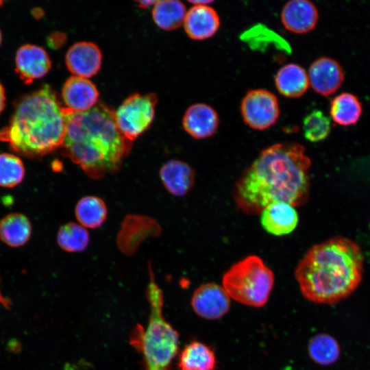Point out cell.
Wrapping results in <instances>:
<instances>
[{"mask_svg": "<svg viewBox=\"0 0 370 370\" xmlns=\"http://www.w3.org/2000/svg\"><path fill=\"white\" fill-rule=\"evenodd\" d=\"M220 18L209 5H193L186 12L184 27L193 40H203L212 37L220 27Z\"/></svg>", "mask_w": 370, "mask_h": 370, "instance_id": "obj_17", "label": "cell"}, {"mask_svg": "<svg viewBox=\"0 0 370 370\" xmlns=\"http://www.w3.org/2000/svg\"><path fill=\"white\" fill-rule=\"evenodd\" d=\"M334 122L341 126L356 124L362 113V105L358 97L350 92H342L332 99L330 106Z\"/></svg>", "mask_w": 370, "mask_h": 370, "instance_id": "obj_23", "label": "cell"}, {"mask_svg": "<svg viewBox=\"0 0 370 370\" xmlns=\"http://www.w3.org/2000/svg\"><path fill=\"white\" fill-rule=\"evenodd\" d=\"M240 38L253 50L263 51L273 45L278 50L288 54L291 53V46L284 38L261 23L246 29L241 34Z\"/></svg>", "mask_w": 370, "mask_h": 370, "instance_id": "obj_24", "label": "cell"}, {"mask_svg": "<svg viewBox=\"0 0 370 370\" xmlns=\"http://www.w3.org/2000/svg\"><path fill=\"white\" fill-rule=\"evenodd\" d=\"M193 5H208L213 3V1H189Z\"/></svg>", "mask_w": 370, "mask_h": 370, "instance_id": "obj_33", "label": "cell"}, {"mask_svg": "<svg viewBox=\"0 0 370 370\" xmlns=\"http://www.w3.org/2000/svg\"><path fill=\"white\" fill-rule=\"evenodd\" d=\"M15 63L16 73L27 84L45 75L51 66L47 51L41 47L31 44L19 47Z\"/></svg>", "mask_w": 370, "mask_h": 370, "instance_id": "obj_13", "label": "cell"}, {"mask_svg": "<svg viewBox=\"0 0 370 370\" xmlns=\"http://www.w3.org/2000/svg\"><path fill=\"white\" fill-rule=\"evenodd\" d=\"M177 367L180 370H215V352L204 343L193 341L180 352Z\"/></svg>", "mask_w": 370, "mask_h": 370, "instance_id": "obj_21", "label": "cell"}, {"mask_svg": "<svg viewBox=\"0 0 370 370\" xmlns=\"http://www.w3.org/2000/svg\"><path fill=\"white\" fill-rule=\"evenodd\" d=\"M90 236L86 227L70 222L61 226L57 234L59 246L67 252H81L88 245Z\"/></svg>", "mask_w": 370, "mask_h": 370, "instance_id": "obj_28", "label": "cell"}, {"mask_svg": "<svg viewBox=\"0 0 370 370\" xmlns=\"http://www.w3.org/2000/svg\"><path fill=\"white\" fill-rule=\"evenodd\" d=\"M183 127L192 137L204 139L213 136L219 127V118L217 111L206 103H195L189 106L183 117Z\"/></svg>", "mask_w": 370, "mask_h": 370, "instance_id": "obj_15", "label": "cell"}, {"mask_svg": "<svg viewBox=\"0 0 370 370\" xmlns=\"http://www.w3.org/2000/svg\"><path fill=\"white\" fill-rule=\"evenodd\" d=\"M310 159L295 143H277L262 150L236 183L237 207L256 214L275 202L300 206L309 197Z\"/></svg>", "mask_w": 370, "mask_h": 370, "instance_id": "obj_1", "label": "cell"}, {"mask_svg": "<svg viewBox=\"0 0 370 370\" xmlns=\"http://www.w3.org/2000/svg\"><path fill=\"white\" fill-rule=\"evenodd\" d=\"M1 40H2V35H1V32L0 31V45L1 43Z\"/></svg>", "mask_w": 370, "mask_h": 370, "instance_id": "obj_34", "label": "cell"}, {"mask_svg": "<svg viewBox=\"0 0 370 370\" xmlns=\"http://www.w3.org/2000/svg\"><path fill=\"white\" fill-rule=\"evenodd\" d=\"M25 167L22 160L10 153L0 154V186L12 188L22 182Z\"/></svg>", "mask_w": 370, "mask_h": 370, "instance_id": "obj_30", "label": "cell"}, {"mask_svg": "<svg viewBox=\"0 0 370 370\" xmlns=\"http://www.w3.org/2000/svg\"><path fill=\"white\" fill-rule=\"evenodd\" d=\"M244 123L256 130H264L278 121L280 109L278 97L262 88L249 90L241 103Z\"/></svg>", "mask_w": 370, "mask_h": 370, "instance_id": "obj_8", "label": "cell"}, {"mask_svg": "<svg viewBox=\"0 0 370 370\" xmlns=\"http://www.w3.org/2000/svg\"><path fill=\"white\" fill-rule=\"evenodd\" d=\"M99 91L88 78L72 76L65 82L62 96L66 108L75 112H85L98 101Z\"/></svg>", "mask_w": 370, "mask_h": 370, "instance_id": "obj_16", "label": "cell"}, {"mask_svg": "<svg viewBox=\"0 0 370 370\" xmlns=\"http://www.w3.org/2000/svg\"><path fill=\"white\" fill-rule=\"evenodd\" d=\"M160 232V226L153 219L128 214L122 222L117 234V245L122 253L131 256L143 241L149 237L158 236Z\"/></svg>", "mask_w": 370, "mask_h": 370, "instance_id": "obj_10", "label": "cell"}, {"mask_svg": "<svg viewBox=\"0 0 370 370\" xmlns=\"http://www.w3.org/2000/svg\"><path fill=\"white\" fill-rule=\"evenodd\" d=\"M308 353L313 362L327 366L338 360L341 349L338 341L333 336L321 333L313 336L310 339Z\"/></svg>", "mask_w": 370, "mask_h": 370, "instance_id": "obj_26", "label": "cell"}, {"mask_svg": "<svg viewBox=\"0 0 370 370\" xmlns=\"http://www.w3.org/2000/svg\"><path fill=\"white\" fill-rule=\"evenodd\" d=\"M363 264L364 256L357 243L334 237L312 246L297 264L295 275L307 300L334 304L358 288Z\"/></svg>", "mask_w": 370, "mask_h": 370, "instance_id": "obj_3", "label": "cell"}, {"mask_svg": "<svg viewBox=\"0 0 370 370\" xmlns=\"http://www.w3.org/2000/svg\"><path fill=\"white\" fill-rule=\"evenodd\" d=\"M280 17L288 31L302 34L314 29L319 13L315 5L308 0H291L282 8Z\"/></svg>", "mask_w": 370, "mask_h": 370, "instance_id": "obj_14", "label": "cell"}, {"mask_svg": "<svg viewBox=\"0 0 370 370\" xmlns=\"http://www.w3.org/2000/svg\"><path fill=\"white\" fill-rule=\"evenodd\" d=\"M186 10L180 1H158L155 4L152 16L155 23L166 31L175 29L184 23Z\"/></svg>", "mask_w": 370, "mask_h": 370, "instance_id": "obj_27", "label": "cell"}, {"mask_svg": "<svg viewBox=\"0 0 370 370\" xmlns=\"http://www.w3.org/2000/svg\"><path fill=\"white\" fill-rule=\"evenodd\" d=\"M158 97L154 93H136L127 97L114 112L116 125L128 140L132 142L152 123Z\"/></svg>", "mask_w": 370, "mask_h": 370, "instance_id": "obj_7", "label": "cell"}, {"mask_svg": "<svg viewBox=\"0 0 370 370\" xmlns=\"http://www.w3.org/2000/svg\"><path fill=\"white\" fill-rule=\"evenodd\" d=\"M299 217L292 205L275 202L267 206L260 213V223L268 233L282 236L291 233L297 227Z\"/></svg>", "mask_w": 370, "mask_h": 370, "instance_id": "obj_18", "label": "cell"}, {"mask_svg": "<svg viewBox=\"0 0 370 370\" xmlns=\"http://www.w3.org/2000/svg\"><path fill=\"white\" fill-rule=\"evenodd\" d=\"M278 91L288 98H299L307 91L310 84L308 73L300 65L289 63L282 66L275 75Z\"/></svg>", "mask_w": 370, "mask_h": 370, "instance_id": "obj_20", "label": "cell"}, {"mask_svg": "<svg viewBox=\"0 0 370 370\" xmlns=\"http://www.w3.org/2000/svg\"><path fill=\"white\" fill-rule=\"evenodd\" d=\"M66 133L62 154L98 180L119 169L132 142L119 131L114 112L103 103L85 112L64 108Z\"/></svg>", "mask_w": 370, "mask_h": 370, "instance_id": "obj_2", "label": "cell"}, {"mask_svg": "<svg viewBox=\"0 0 370 370\" xmlns=\"http://www.w3.org/2000/svg\"><path fill=\"white\" fill-rule=\"evenodd\" d=\"M5 105V90L0 82V114L3 110Z\"/></svg>", "mask_w": 370, "mask_h": 370, "instance_id": "obj_31", "label": "cell"}, {"mask_svg": "<svg viewBox=\"0 0 370 370\" xmlns=\"http://www.w3.org/2000/svg\"><path fill=\"white\" fill-rule=\"evenodd\" d=\"M76 219L84 227L97 228L105 221L108 210L100 197L88 195L81 198L75 209Z\"/></svg>", "mask_w": 370, "mask_h": 370, "instance_id": "obj_25", "label": "cell"}, {"mask_svg": "<svg viewBox=\"0 0 370 370\" xmlns=\"http://www.w3.org/2000/svg\"><path fill=\"white\" fill-rule=\"evenodd\" d=\"M308 76L309 84L313 90L322 96L335 92L345 79L341 65L329 57L315 60L309 67Z\"/></svg>", "mask_w": 370, "mask_h": 370, "instance_id": "obj_11", "label": "cell"}, {"mask_svg": "<svg viewBox=\"0 0 370 370\" xmlns=\"http://www.w3.org/2000/svg\"><path fill=\"white\" fill-rule=\"evenodd\" d=\"M65 60L67 69L75 76L88 78L99 71L102 53L93 42H78L69 49Z\"/></svg>", "mask_w": 370, "mask_h": 370, "instance_id": "obj_12", "label": "cell"}, {"mask_svg": "<svg viewBox=\"0 0 370 370\" xmlns=\"http://www.w3.org/2000/svg\"><path fill=\"white\" fill-rule=\"evenodd\" d=\"M65 133L64 108L45 84L18 101L9 124L0 130V140L21 155L38 157L61 147Z\"/></svg>", "mask_w": 370, "mask_h": 370, "instance_id": "obj_4", "label": "cell"}, {"mask_svg": "<svg viewBox=\"0 0 370 370\" xmlns=\"http://www.w3.org/2000/svg\"><path fill=\"white\" fill-rule=\"evenodd\" d=\"M274 281L273 271L263 260L251 255L233 264L224 273L222 286L236 301L260 308L267 303Z\"/></svg>", "mask_w": 370, "mask_h": 370, "instance_id": "obj_6", "label": "cell"}, {"mask_svg": "<svg viewBox=\"0 0 370 370\" xmlns=\"http://www.w3.org/2000/svg\"><path fill=\"white\" fill-rule=\"evenodd\" d=\"M190 304L193 311L199 317L217 320L230 311L231 298L222 286L209 282L199 286L195 291Z\"/></svg>", "mask_w": 370, "mask_h": 370, "instance_id": "obj_9", "label": "cell"}, {"mask_svg": "<svg viewBox=\"0 0 370 370\" xmlns=\"http://www.w3.org/2000/svg\"><path fill=\"white\" fill-rule=\"evenodd\" d=\"M32 234L29 219L20 213L9 214L0 221V238L10 247L25 245Z\"/></svg>", "mask_w": 370, "mask_h": 370, "instance_id": "obj_22", "label": "cell"}, {"mask_svg": "<svg viewBox=\"0 0 370 370\" xmlns=\"http://www.w3.org/2000/svg\"><path fill=\"white\" fill-rule=\"evenodd\" d=\"M158 1H138L137 5L140 8H147L151 5H155Z\"/></svg>", "mask_w": 370, "mask_h": 370, "instance_id": "obj_32", "label": "cell"}, {"mask_svg": "<svg viewBox=\"0 0 370 370\" xmlns=\"http://www.w3.org/2000/svg\"><path fill=\"white\" fill-rule=\"evenodd\" d=\"M149 281L146 297L149 316L146 327L137 323L132 330L130 343L141 355L143 370H171L179 353L180 334L163 316L164 294L149 266Z\"/></svg>", "mask_w": 370, "mask_h": 370, "instance_id": "obj_5", "label": "cell"}, {"mask_svg": "<svg viewBox=\"0 0 370 370\" xmlns=\"http://www.w3.org/2000/svg\"><path fill=\"white\" fill-rule=\"evenodd\" d=\"M160 177L165 188L173 195L182 197L192 188L195 170L186 162L171 160L160 169Z\"/></svg>", "mask_w": 370, "mask_h": 370, "instance_id": "obj_19", "label": "cell"}, {"mask_svg": "<svg viewBox=\"0 0 370 370\" xmlns=\"http://www.w3.org/2000/svg\"><path fill=\"white\" fill-rule=\"evenodd\" d=\"M302 130L308 140L312 143L322 141L330 132V119L321 110H312L304 118Z\"/></svg>", "mask_w": 370, "mask_h": 370, "instance_id": "obj_29", "label": "cell"}]
</instances>
